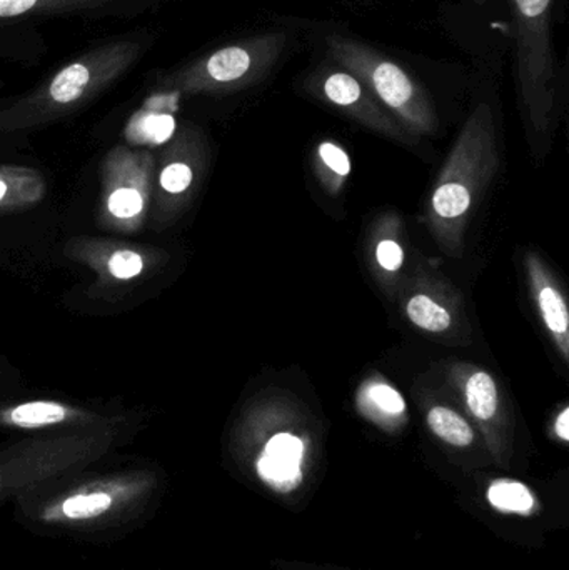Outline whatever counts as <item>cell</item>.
Instances as JSON below:
<instances>
[{"mask_svg":"<svg viewBox=\"0 0 569 570\" xmlns=\"http://www.w3.org/2000/svg\"><path fill=\"white\" fill-rule=\"evenodd\" d=\"M112 454L33 485L12 501V519L39 538L112 544L154 521L166 495L163 468L109 462Z\"/></svg>","mask_w":569,"mask_h":570,"instance_id":"cell-1","label":"cell"},{"mask_svg":"<svg viewBox=\"0 0 569 570\" xmlns=\"http://www.w3.org/2000/svg\"><path fill=\"white\" fill-rule=\"evenodd\" d=\"M147 47V33H127L79 53L0 109V134L23 132L72 116L119 82L143 59Z\"/></svg>","mask_w":569,"mask_h":570,"instance_id":"cell-2","label":"cell"},{"mask_svg":"<svg viewBox=\"0 0 569 570\" xmlns=\"http://www.w3.org/2000/svg\"><path fill=\"white\" fill-rule=\"evenodd\" d=\"M498 166L497 124L490 104L474 107L431 194L428 224L448 256H460L471 210Z\"/></svg>","mask_w":569,"mask_h":570,"instance_id":"cell-3","label":"cell"},{"mask_svg":"<svg viewBox=\"0 0 569 570\" xmlns=\"http://www.w3.org/2000/svg\"><path fill=\"white\" fill-rule=\"evenodd\" d=\"M557 0H510L514 32V72L528 129L548 136L561 94V67L551 26Z\"/></svg>","mask_w":569,"mask_h":570,"instance_id":"cell-4","label":"cell"},{"mask_svg":"<svg viewBox=\"0 0 569 570\" xmlns=\"http://www.w3.org/2000/svg\"><path fill=\"white\" fill-rule=\"evenodd\" d=\"M127 428L72 434L27 435L0 448V505L33 485L63 472L84 468L116 452L126 442Z\"/></svg>","mask_w":569,"mask_h":570,"instance_id":"cell-5","label":"cell"},{"mask_svg":"<svg viewBox=\"0 0 569 570\" xmlns=\"http://www.w3.org/2000/svg\"><path fill=\"white\" fill-rule=\"evenodd\" d=\"M286 47V33H263L227 43L160 77L153 96L173 102L177 97L246 89L274 69Z\"/></svg>","mask_w":569,"mask_h":570,"instance_id":"cell-6","label":"cell"},{"mask_svg":"<svg viewBox=\"0 0 569 570\" xmlns=\"http://www.w3.org/2000/svg\"><path fill=\"white\" fill-rule=\"evenodd\" d=\"M326 46L330 60L354 73L404 129L416 137L438 132L440 119L430 94L400 63L346 36H330Z\"/></svg>","mask_w":569,"mask_h":570,"instance_id":"cell-7","label":"cell"},{"mask_svg":"<svg viewBox=\"0 0 569 570\" xmlns=\"http://www.w3.org/2000/svg\"><path fill=\"white\" fill-rule=\"evenodd\" d=\"M156 156L149 149L116 146L100 164L97 223L109 233L139 234L153 206Z\"/></svg>","mask_w":569,"mask_h":570,"instance_id":"cell-8","label":"cell"},{"mask_svg":"<svg viewBox=\"0 0 569 570\" xmlns=\"http://www.w3.org/2000/svg\"><path fill=\"white\" fill-rule=\"evenodd\" d=\"M63 256L87 267L96 276L97 287L109 291L134 287L169 263V254L159 247L92 236L67 240Z\"/></svg>","mask_w":569,"mask_h":570,"instance_id":"cell-9","label":"cell"},{"mask_svg":"<svg viewBox=\"0 0 569 570\" xmlns=\"http://www.w3.org/2000/svg\"><path fill=\"white\" fill-rule=\"evenodd\" d=\"M204 166V144L190 126L180 127L164 146L156 166L149 219L154 229L173 226L189 206Z\"/></svg>","mask_w":569,"mask_h":570,"instance_id":"cell-10","label":"cell"},{"mask_svg":"<svg viewBox=\"0 0 569 570\" xmlns=\"http://www.w3.org/2000/svg\"><path fill=\"white\" fill-rule=\"evenodd\" d=\"M307 89L314 96L323 99L330 106L336 107L361 126L398 140V142L414 146L420 137L404 129L383 106L380 100L367 90V87L350 70L343 69L331 60L326 66L311 73L306 82Z\"/></svg>","mask_w":569,"mask_h":570,"instance_id":"cell-11","label":"cell"},{"mask_svg":"<svg viewBox=\"0 0 569 570\" xmlns=\"http://www.w3.org/2000/svg\"><path fill=\"white\" fill-rule=\"evenodd\" d=\"M120 428H127V419L122 415L104 414L69 402L50 399L0 402V431L49 435Z\"/></svg>","mask_w":569,"mask_h":570,"instance_id":"cell-12","label":"cell"},{"mask_svg":"<svg viewBox=\"0 0 569 570\" xmlns=\"http://www.w3.org/2000/svg\"><path fill=\"white\" fill-rule=\"evenodd\" d=\"M531 294L537 302L541 321L545 322L548 334L553 338L555 347L560 352L565 364L569 362V312L565 295L555 283L548 267L537 254H527L524 259Z\"/></svg>","mask_w":569,"mask_h":570,"instance_id":"cell-13","label":"cell"},{"mask_svg":"<svg viewBox=\"0 0 569 570\" xmlns=\"http://www.w3.org/2000/svg\"><path fill=\"white\" fill-rule=\"evenodd\" d=\"M454 381L474 421L487 431L494 428L503 411L500 387L493 375L480 367H458Z\"/></svg>","mask_w":569,"mask_h":570,"instance_id":"cell-14","label":"cell"},{"mask_svg":"<svg viewBox=\"0 0 569 570\" xmlns=\"http://www.w3.org/2000/svg\"><path fill=\"white\" fill-rule=\"evenodd\" d=\"M46 196V177L39 170L0 164V214L33 209Z\"/></svg>","mask_w":569,"mask_h":570,"instance_id":"cell-15","label":"cell"},{"mask_svg":"<svg viewBox=\"0 0 569 570\" xmlns=\"http://www.w3.org/2000/svg\"><path fill=\"white\" fill-rule=\"evenodd\" d=\"M122 0H0V23L30 17L59 16V13L96 12L109 9Z\"/></svg>","mask_w":569,"mask_h":570,"instance_id":"cell-16","label":"cell"},{"mask_svg":"<svg viewBox=\"0 0 569 570\" xmlns=\"http://www.w3.org/2000/svg\"><path fill=\"white\" fill-rule=\"evenodd\" d=\"M176 132V120L173 114H167L163 100L150 97L149 104L133 117L127 127V137L130 142L139 146H160L169 142Z\"/></svg>","mask_w":569,"mask_h":570,"instance_id":"cell-17","label":"cell"},{"mask_svg":"<svg viewBox=\"0 0 569 570\" xmlns=\"http://www.w3.org/2000/svg\"><path fill=\"white\" fill-rule=\"evenodd\" d=\"M357 404L373 421L394 424L406 417V402L398 389L380 379H371L361 387Z\"/></svg>","mask_w":569,"mask_h":570,"instance_id":"cell-18","label":"cell"},{"mask_svg":"<svg viewBox=\"0 0 569 570\" xmlns=\"http://www.w3.org/2000/svg\"><path fill=\"white\" fill-rule=\"evenodd\" d=\"M404 311L418 328L430 334H443L454 324L450 308L426 292H416L408 297Z\"/></svg>","mask_w":569,"mask_h":570,"instance_id":"cell-19","label":"cell"},{"mask_svg":"<svg viewBox=\"0 0 569 570\" xmlns=\"http://www.w3.org/2000/svg\"><path fill=\"white\" fill-rule=\"evenodd\" d=\"M428 425L431 432L454 448H468L474 442V431L467 419L447 405H433L428 412Z\"/></svg>","mask_w":569,"mask_h":570,"instance_id":"cell-20","label":"cell"},{"mask_svg":"<svg viewBox=\"0 0 569 570\" xmlns=\"http://www.w3.org/2000/svg\"><path fill=\"white\" fill-rule=\"evenodd\" d=\"M488 501L494 509L501 512H514V514H531L537 501L527 485L517 481L500 479L488 488Z\"/></svg>","mask_w":569,"mask_h":570,"instance_id":"cell-21","label":"cell"},{"mask_svg":"<svg viewBox=\"0 0 569 570\" xmlns=\"http://www.w3.org/2000/svg\"><path fill=\"white\" fill-rule=\"evenodd\" d=\"M257 472H259L263 481L281 492L293 491L303 479L301 464L284 461V459L271 458L266 454L261 455L259 461H257Z\"/></svg>","mask_w":569,"mask_h":570,"instance_id":"cell-22","label":"cell"},{"mask_svg":"<svg viewBox=\"0 0 569 570\" xmlns=\"http://www.w3.org/2000/svg\"><path fill=\"white\" fill-rule=\"evenodd\" d=\"M317 159H320L324 170L336 176L340 183L346 179L351 174V169H353L346 150L337 146V144L331 142V140H324V142L317 146Z\"/></svg>","mask_w":569,"mask_h":570,"instance_id":"cell-23","label":"cell"},{"mask_svg":"<svg viewBox=\"0 0 569 570\" xmlns=\"http://www.w3.org/2000/svg\"><path fill=\"white\" fill-rule=\"evenodd\" d=\"M264 454L301 464L304 459V442L296 435L281 432V434L269 439L266 449H264Z\"/></svg>","mask_w":569,"mask_h":570,"instance_id":"cell-24","label":"cell"},{"mask_svg":"<svg viewBox=\"0 0 569 570\" xmlns=\"http://www.w3.org/2000/svg\"><path fill=\"white\" fill-rule=\"evenodd\" d=\"M376 261L386 273H398L403 267L404 253L396 240L384 239L377 244Z\"/></svg>","mask_w":569,"mask_h":570,"instance_id":"cell-25","label":"cell"},{"mask_svg":"<svg viewBox=\"0 0 569 570\" xmlns=\"http://www.w3.org/2000/svg\"><path fill=\"white\" fill-rule=\"evenodd\" d=\"M555 432L563 442L569 441V407H565L555 422Z\"/></svg>","mask_w":569,"mask_h":570,"instance_id":"cell-26","label":"cell"},{"mask_svg":"<svg viewBox=\"0 0 569 570\" xmlns=\"http://www.w3.org/2000/svg\"><path fill=\"white\" fill-rule=\"evenodd\" d=\"M474 3H477V6H484V3L488 2V0H473Z\"/></svg>","mask_w":569,"mask_h":570,"instance_id":"cell-27","label":"cell"},{"mask_svg":"<svg viewBox=\"0 0 569 570\" xmlns=\"http://www.w3.org/2000/svg\"><path fill=\"white\" fill-rule=\"evenodd\" d=\"M0 377H2V368H0Z\"/></svg>","mask_w":569,"mask_h":570,"instance_id":"cell-28","label":"cell"}]
</instances>
